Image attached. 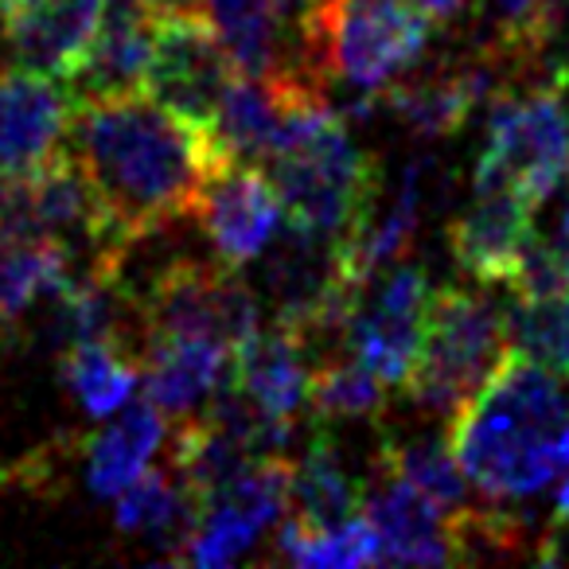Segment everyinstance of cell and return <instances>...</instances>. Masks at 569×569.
<instances>
[{
  "label": "cell",
  "mask_w": 569,
  "mask_h": 569,
  "mask_svg": "<svg viewBox=\"0 0 569 569\" xmlns=\"http://www.w3.org/2000/svg\"><path fill=\"white\" fill-rule=\"evenodd\" d=\"M67 137L102 219L98 253H126L137 238L191 219L207 183L234 160L214 126L144 87L74 94Z\"/></svg>",
  "instance_id": "obj_1"
},
{
  "label": "cell",
  "mask_w": 569,
  "mask_h": 569,
  "mask_svg": "<svg viewBox=\"0 0 569 569\" xmlns=\"http://www.w3.org/2000/svg\"><path fill=\"white\" fill-rule=\"evenodd\" d=\"M566 429L569 382L511 348L449 418L445 445L480 496L522 499L566 472Z\"/></svg>",
  "instance_id": "obj_2"
},
{
  "label": "cell",
  "mask_w": 569,
  "mask_h": 569,
  "mask_svg": "<svg viewBox=\"0 0 569 569\" xmlns=\"http://www.w3.org/2000/svg\"><path fill=\"white\" fill-rule=\"evenodd\" d=\"M433 28L421 0H317L297 40L305 67L317 79L351 87L359 94L351 113H367L418 63Z\"/></svg>",
  "instance_id": "obj_3"
},
{
  "label": "cell",
  "mask_w": 569,
  "mask_h": 569,
  "mask_svg": "<svg viewBox=\"0 0 569 569\" xmlns=\"http://www.w3.org/2000/svg\"><path fill=\"white\" fill-rule=\"evenodd\" d=\"M269 172L281 191L284 222L325 242H343L371 222L382 183L375 157L351 141L340 110L277 152Z\"/></svg>",
  "instance_id": "obj_4"
},
{
  "label": "cell",
  "mask_w": 569,
  "mask_h": 569,
  "mask_svg": "<svg viewBox=\"0 0 569 569\" xmlns=\"http://www.w3.org/2000/svg\"><path fill=\"white\" fill-rule=\"evenodd\" d=\"M507 309L483 289H433L421 343L406 371V398L437 418H452L507 356Z\"/></svg>",
  "instance_id": "obj_5"
},
{
  "label": "cell",
  "mask_w": 569,
  "mask_h": 569,
  "mask_svg": "<svg viewBox=\"0 0 569 569\" xmlns=\"http://www.w3.org/2000/svg\"><path fill=\"white\" fill-rule=\"evenodd\" d=\"M569 71L558 67L527 94H499L488 141L476 160L472 191H522L546 203L569 180Z\"/></svg>",
  "instance_id": "obj_6"
},
{
  "label": "cell",
  "mask_w": 569,
  "mask_h": 569,
  "mask_svg": "<svg viewBox=\"0 0 569 569\" xmlns=\"http://www.w3.org/2000/svg\"><path fill=\"white\" fill-rule=\"evenodd\" d=\"M258 320L261 305L238 269L191 258L160 269L144 289V301H137L141 343L152 336H191L238 351L261 332Z\"/></svg>",
  "instance_id": "obj_7"
},
{
  "label": "cell",
  "mask_w": 569,
  "mask_h": 569,
  "mask_svg": "<svg viewBox=\"0 0 569 569\" xmlns=\"http://www.w3.org/2000/svg\"><path fill=\"white\" fill-rule=\"evenodd\" d=\"M238 67L230 63L211 17L191 0H160L152 56L141 87L157 102L214 126V113Z\"/></svg>",
  "instance_id": "obj_8"
},
{
  "label": "cell",
  "mask_w": 569,
  "mask_h": 569,
  "mask_svg": "<svg viewBox=\"0 0 569 569\" xmlns=\"http://www.w3.org/2000/svg\"><path fill=\"white\" fill-rule=\"evenodd\" d=\"M281 214V191L273 183V172L258 160H230L207 183L196 219L203 222L222 266L238 269L261 258V250L273 242Z\"/></svg>",
  "instance_id": "obj_9"
},
{
  "label": "cell",
  "mask_w": 569,
  "mask_h": 569,
  "mask_svg": "<svg viewBox=\"0 0 569 569\" xmlns=\"http://www.w3.org/2000/svg\"><path fill=\"white\" fill-rule=\"evenodd\" d=\"M429 277L418 266L390 269L379 297L359 305L356 320L348 325V348L363 367H371L387 387H402L413 356L421 343V325L429 309Z\"/></svg>",
  "instance_id": "obj_10"
},
{
  "label": "cell",
  "mask_w": 569,
  "mask_h": 569,
  "mask_svg": "<svg viewBox=\"0 0 569 569\" xmlns=\"http://www.w3.org/2000/svg\"><path fill=\"white\" fill-rule=\"evenodd\" d=\"M74 90L56 74L17 63L0 71V180L32 172L71 126Z\"/></svg>",
  "instance_id": "obj_11"
},
{
  "label": "cell",
  "mask_w": 569,
  "mask_h": 569,
  "mask_svg": "<svg viewBox=\"0 0 569 569\" xmlns=\"http://www.w3.org/2000/svg\"><path fill=\"white\" fill-rule=\"evenodd\" d=\"M538 203L522 191H476L449 227L452 258L483 289H515Z\"/></svg>",
  "instance_id": "obj_12"
},
{
  "label": "cell",
  "mask_w": 569,
  "mask_h": 569,
  "mask_svg": "<svg viewBox=\"0 0 569 569\" xmlns=\"http://www.w3.org/2000/svg\"><path fill=\"white\" fill-rule=\"evenodd\" d=\"M359 507L379 535V561H398V566L457 561L449 515L437 511L433 499H426L410 480L382 468L379 460H375V476L363 483Z\"/></svg>",
  "instance_id": "obj_13"
},
{
  "label": "cell",
  "mask_w": 569,
  "mask_h": 569,
  "mask_svg": "<svg viewBox=\"0 0 569 569\" xmlns=\"http://www.w3.org/2000/svg\"><path fill=\"white\" fill-rule=\"evenodd\" d=\"M98 20L102 0H32L0 17V32L17 63L74 82L94 48Z\"/></svg>",
  "instance_id": "obj_14"
},
{
  "label": "cell",
  "mask_w": 569,
  "mask_h": 569,
  "mask_svg": "<svg viewBox=\"0 0 569 569\" xmlns=\"http://www.w3.org/2000/svg\"><path fill=\"white\" fill-rule=\"evenodd\" d=\"M141 359L144 398L160 413H199L214 398V390L230 379L234 351L219 348L211 340H191V336H152L137 351Z\"/></svg>",
  "instance_id": "obj_15"
},
{
  "label": "cell",
  "mask_w": 569,
  "mask_h": 569,
  "mask_svg": "<svg viewBox=\"0 0 569 569\" xmlns=\"http://www.w3.org/2000/svg\"><path fill=\"white\" fill-rule=\"evenodd\" d=\"M496 82V51L472 63L445 67L429 79H413L402 87L382 90V106L398 113L413 133L421 137H449L460 133L472 110L491 94Z\"/></svg>",
  "instance_id": "obj_16"
},
{
  "label": "cell",
  "mask_w": 569,
  "mask_h": 569,
  "mask_svg": "<svg viewBox=\"0 0 569 569\" xmlns=\"http://www.w3.org/2000/svg\"><path fill=\"white\" fill-rule=\"evenodd\" d=\"M160 0H102L94 48L74 79V94L87 90H126L141 87L152 56Z\"/></svg>",
  "instance_id": "obj_17"
},
{
  "label": "cell",
  "mask_w": 569,
  "mask_h": 569,
  "mask_svg": "<svg viewBox=\"0 0 569 569\" xmlns=\"http://www.w3.org/2000/svg\"><path fill=\"white\" fill-rule=\"evenodd\" d=\"M113 519L121 535H144L164 558L188 561V546L199 527V503L164 468H144L133 483L118 491Z\"/></svg>",
  "instance_id": "obj_18"
},
{
  "label": "cell",
  "mask_w": 569,
  "mask_h": 569,
  "mask_svg": "<svg viewBox=\"0 0 569 569\" xmlns=\"http://www.w3.org/2000/svg\"><path fill=\"white\" fill-rule=\"evenodd\" d=\"M309 367L305 343L293 332H258L250 343L234 351L230 379L269 413V418L293 421V413L309 402Z\"/></svg>",
  "instance_id": "obj_19"
},
{
  "label": "cell",
  "mask_w": 569,
  "mask_h": 569,
  "mask_svg": "<svg viewBox=\"0 0 569 569\" xmlns=\"http://www.w3.org/2000/svg\"><path fill=\"white\" fill-rule=\"evenodd\" d=\"M363 483L348 472L340 449L328 433H317L301 460H293V483H289V522L305 530H328L359 515Z\"/></svg>",
  "instance_id": "obj_20"
},
{
  "label": "cell",
  "mask_w": 569,
  "mask_h": 569,
  "mask_svg": "<svg viewBox=\"0 0 569 569\" xmlns=\"http://www.w3.org/2000/svg\"><path fill=\"white\" fill-rule=\"evenodd\" d=\"M160 441H164V413L149 398L121 410L102 433L90 437V449H87L90 488L98 496H118L126 483H133L149 468Z\"/></svg>",
  "instance_id": "obj_21"
},
{
  "label": "cell",
  "mask_w": 569,
  "mask_h": 569,
  "mask_svg": "<svg viewBox=\"0 0 569 569\" xmlns=\"http://www.w3.org/2000/svg\"><path fill=\"white\" fill-rule=\"evenodd\" d=\"M71 281V246L59 238L0 234V325L17 320L40 297H56Z\"/></svg>",
  "instance_id": "obj_22"
},
{
  "label": "cell",
  "mask_w": 569,
  "mask_h": 569,
  "mask_svg": "<svg viewBox=\"0 0 569 569\" xmlns=\"http://www.w3.org/2000/svg\"><path fill=\"white\" fill-rule=\"evenodd\" d=\"M63 382L82 410L106 418L133 398V387L141 382V359L121 340L71 343L63 351Z\"/></svg>",
  "instance_id": "obj_23"
},
{
  "label": "cell",
  "mask_w": 569,
  "mask_h": 569,
  "mask_svg": "<svg viewBox=\"0 0 569 569\" xmlns=\"http://www.w3.org/2000/svg\"><path fill=\"white\" fill-rule=\"evenodd\" d=\"M375 460L398 472L402 480H410L426 499H433L437 511L449 515V522L472 507L468 480L460 472L457 457L449 452V445L433 441V437H382Z\"/></svg>",
  "instance_id": "obj_24"
},
{
  "label": "cell",
  "mask_w": 569,
  "mask_h": 569,
  "mask_svg": "<svg viewBox=\"0 0 569 569\" xmlns=\"http://www.w3.org/2000/svg\"><path fill=\"white\" fill-rule=\"evenodd\" d=\"M203 12L211 17L238 74H269L284 67L277 51L281 28H277L269 0H203Z\"/></svg>",
  "instance_id": "obj_25"
},
{
  "label": "cell",
  "mask_w": 569,
  "mask_h": 569,
  "mask_svg": "<svg viewBox=\"0 0 569 569\" xmlns=\"http://www.w3.org/2000/svg\"><path fill=\"white\" fill-rule=\"evenodd\" d=\"M507 340L569 382V293L515 297V305H507Z\"/></svg>",
  "instance_id": "obj_26"
},
{
  "label": "cell",
  "mask_w": 569,
  "mask_h": 569,
  "mask_svg": "<svg viewBox=\"0 0 569 569\" xmlns=\"http://www.w3.org/2000/svg\"><path fill=\"white\" fill-rule=\"evenodd\" d=\"M553 207L542 219L535 211V227H530V242L522 253L519 281H515V297H550L569 293V180L553 191Z\"/></svg>",
  "instance_id": "obj_27"
},
{
  "label": "cell",
  "mask_w": 569,
  "mask_h": 569,
  "mask_svg": "<svg viewBox=\"0 0 569 569\" xmlns=\"http://www.w3.org/2000/svg\"><path fill=\"white\" fill-rule=\"evenodd\" d=\"M387 402V382L356 356L320 359L309 375V406L320 418H375Z\"/></svg>",
  "instance_id": "obj_28"
},
{
  "label": "cell",
  "mask_w": 569,
  "mask_h": 569,
  "mask_svg": "<svg viewBox=\"0 0 569 569\" xmlns=\"http://www.w3.org/2000/svg\"><path fill=\"white\" fill-rule=\"evenodd\" d=\"M281 550L297 566H371L379 561V535L363 511L328 530H305L284 522Z\"/></svg>",
  "instance_id": "obj_29"
},
{
  "label": "cell",
  "mask_w": 569,
  "mask_h": 569,
  "mask_svg": "<svg viewBox=\"0 0 569 569\" xmlns=\"http://www.w3.org/2000/svg\"><path fill=\"white\" fill-rule=\"evenodd\" d=\"M546 4L550 0H496L503 63H538L546 56Z\"/></svg>",
  "instance_id": "obj_30"
},
{
  "label": "cell",
  "mask_w": 569,
  "mask_h": 569,
  "mask_svg": "<svg viewBox=\"0 0 569 569\" xmlns=\"http://www.w3.org/2000/svg\"><path fill=\"white\" fill-rule=\"evenodd\" d=\"M312 4H317V0H269L277 28H281L284 36H293V40H297V32H301L305 17L312 12Z\"/></svg>",
  "instance_id": "obj_31"
},
{
  "label": "cell",
  "mask_w": 569,
  "mask_h": 569,
  "mask_svg": "<svg viewBox=\"0 0 569 569\" xmlns=\"http://www.w3.org/2000/svg\"><path fill=\"white\" fill-rule=\"evenodd\" d=\"M421 4H426V12L433 17L437 28H452L465 17H472L480 0H421Z\"/></svg>",
  "instance_id": "obj_32"
},
{
  "label": "cell",
  "mask_w": 569,
  "mask_h": 569,
  "mask_svg": "<svg viewBox=\"0 0 569 569\" xmlns=\"http://www.w3.org/2000/svg\"><path fill=\"white\" fill-rule=\"evenodd\" d=\"M553 515H558L561 522H569V480L558 488V507H553Z\"/></svg>",
  "instance_id": "obj_33"
},
{
  "label": "cell",
  "mask_w": 569,
  "mask_h": 569,
  "mask_svg": "<svg viewBox=\"0 0 569 569\" xmlns=\"http://www.w3.org/2000/svg\"><path fill=\"white\" fill-rule=\"evenodd\" d=\"M24 4H32V0H0V17H9V12L24 9Z\"/></svg>",
  "instance_id": "obj_34"
}]
</instances>
